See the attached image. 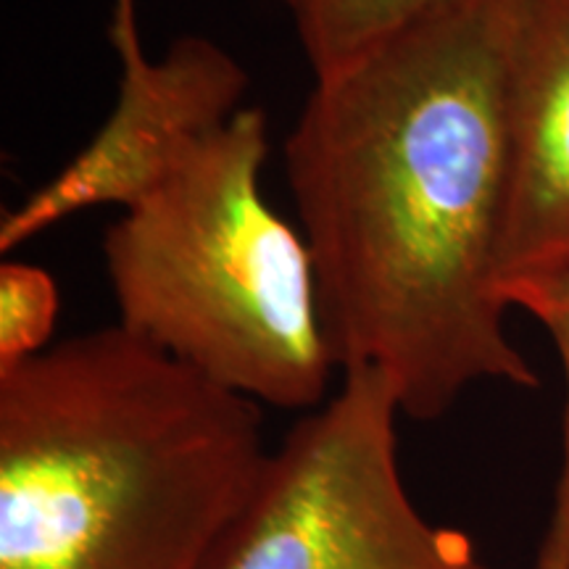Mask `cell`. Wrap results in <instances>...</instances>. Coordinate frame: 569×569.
I'll return each instance as SVG.
<instances>
[{
    "label": "cell",
    "instance_id": "1",
    "mask_svg": "<svg viewBox=\"0 0 569 569\" xmlns=\"http://www.w3.org/2000/svg\"><path fill=\"white\" fill-rule=\"evenodd\" d=\"M507 38V0H469L315 80L284 142L338 367L419 422L475 382L538 386L501 296Z\"/></svg>",
    "mask_w": 569,
    "mask_h": 569
},
{
    "label": "cell",
    "instance_id": "2",
    "mask_svg": "<svg viewBox=\"0 0 569 569\" xmlns=\"http://www.w3.org/2000/svg\"><path fill=\"white\" fill-rule=\"evenodd\" d=\"M261 409L122 325L0 372V569H211Z\"/></svg>",
    "mask_w": 569,
    "mask_h": 569
},
{
    "label": "cell",
    "instance_id": "3",
    "mask_svg": "<svg viewBox=\"0 0 569 569\" xmlns=\"http://www.w3.org/2000/svg\"><path fill=\"white\" fill-rule=\"evenodd\" d=\"M267 113L240 109L103 240L119 322L261 407L317 409L338 359L303 232L261 190Z\"/></svg>",
    "mask_w": 569,
    "mask_h": 569
},
{
    "label": "cell",
    "instance_id": "4",
    "mask_svg": "<svg viewBox=\"0 0 569 569\" xmlns=\"http://www.w3.org/2000/svg\"><path fill=\"white\" fill-rule=\"evenodd\" d=\"M293 425L211 569H490L465 532L432 525L398 467L390 382L348 369Z\"/></svg>",
    "mask_w": 569,
    "mask_h": 569
},
{
    "label": "cell",
    "instance_id": "5",
    "mask_svg": "<svg viewBox=\"0 0 569 569\" xmlns=\"http://www.w3.org/2000/svg\"><path fill=\"white\" fill-rule=\"evenodd\" d=\"M246 92L243 63L198 34L174 40L159 61L122 63L109 119L59 174L6 213L0 251L96 206L127 211L146 201L193 148L246 109Z\"/></svg>",
    "mask_w": 569,
    "mask_h": 569
},
{
    "label": "cell",
    "instance_id": "6",
    "mask_svg": "<svg viewBox=\"0 0 569 569\" xmlns=\"http://www.w3.org/2000/svg\"><path fill=\"white\" fill-rule=\"evenodd\" d=\"M507 11L501 288L569 269V0H507Z\"/></svg>",
    "mask_w": 569,
    "mask_h": 569
},
{
    "label": "cell",
    "instance_id": "7",
    "mask_svg": "<svg viewBox=\"0 0 569 569\" xmlns=\"http://www.w3.org/2000/svg\"><path fill=\"white\" fill-rule=\"evenodd\" d=\"M469 0H284L315 80L386 51Z\"/></svg>",
    "mask_w": 569,
    "mask_h": 569
},
{
    "label": "cell",
    "instance_id": "8",
    "mask_svg": "<svg viewBox=\"0 0 569 569\" xmlns=\"http://www.w3.org/2000/svg\"><path fill=\"white\" fill-rule=\"evenodd\" d=\"M59 319V288L46 269L0 267V372L46 351Z\"/></svg>",
    "mask_w": 569,
    "mask_h": 569
},
{
    "label": "cell",
    "instance_id": "9",
    "mask_svg": "<svg viewBox=\"0 0 569 569\" xmlns=\"http://www.w3.org/2000/svg\"><path fill=\"white\" fill-rule=\"evenodd\" d=\"M501 296L509 303V309L517 306L546 327L553 346H557L561 369H565L567 401L565 422H561V469L557 482V507H553L549 532L569 546V269L507 282L501 288Z\"/></svg>",
    "mask_w": 569,
    "mask_h": 569
},
{
    "label": "cell",
    "instance_id": "10",
    "mask_svg": "<svg viewBox=\"0 0 569 569\" xmlns=\"http://www.w3.org/2000/svg\"><path fill=\"white\" fill-rule=\"evenodd\" d=\"M109 40L117 51L119 63L138 61L146 56L138 30V0H113Z\"/></svg>",
    "mask_w": 569,
    "mask_h": 569
},
{
    "label": "cell",
    "instance_id": "11",
    "mask_svg": "<svg viewBox=\"0 0 569 569\" xmlns=\"http://www.w3.org/2000/svg\"><path fill=\"white\" fill-rule=\"evenodd\" d=\"M536 569H569V546L551 532H546L543 546H540Z\"/></svg>",
    "mask_w": 569,
    "mask_h": 569
}]
</instances>
